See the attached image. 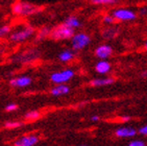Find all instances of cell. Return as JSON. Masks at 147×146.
Returning a JSON list of instances; mask_svg holds the SVG:
<instances>
[{"label": "cell", "mask_w": 147, "mask_h": 146, "mask_svg": "<svg viewBox=\"0 0 147 146\" xmlns=\"http://www.w3.org/2000/svg\"><path fill=\"white\" fill-rule=\"evenodd\" d=\"M144 47H145V49L147 50V41L145 42V44H144Z\"/></svg>", "instance_id": "29"}, {"label": "cell", "mask_w": 147, "mask_h": 146, "mask_svg": "<svg viewBox=\"0 0 147 146\" xmlns=\"http://www.w3.org/2000/svg\"><path fill=\"white\" fill-rule=\"evenodd\" d=\"M39 142V137L36 135H26L19 138L14 143V146H34Z\"/></svg>", "instance_id": "8"}, {"label": "cell", "mask_w": 147, "mask_h": 146, "mask_svg": "<svg viewBox=\"0 0 147 146\" xmlns=\"http://www.w3.org/2000/svg\"><path fill=\"white\" fill-rule=\"evenodd\" d=\"M111 69H112V66L105 59H101L95 65V71L99 74H107V73L110 72Z\"/></svg>", "instance_id": "11"}, {"label": "cell", "mask_w": 147, "mask_h": 146, "mask_svg": "<svg viewBox=\"0 0 147 146\" xmlns=\"http://www.w3.org/2000/svg\"><path fill=\"white\" fill-rule=\"evenodd\" d=\"M91 36L86 32H75L71 39V46L75 51L85 49L87 46L90 45Z\"/></svg>", "instance_id": "3"}, {"label": "cell", "mask_w": 147, "mask_h": 146, "mask_svg": "<svg viewBox=\"0 0 147 146\" xmlns=\"http://www.w3.org/2000/svg\"><path fill=\"white\" fill-rule=\"evenodd\" d=\"M18 109V105L16 103H9L5 107V111L6 112H14Z\"/></svg>", "instance_id": "23"}, {"label": "cell", "mask_w": 147, "mask_h": 146, "mask_svg": "<svg viewBox=\"0 0 147 146\" xmlns=\"http://www.w3.org/2000/svg\"><path fill=\"white\" fill-rule=\"evenodd\" d=\"M75 50L73 49H65L59 52V59L62 63H69L75 57Z\"/></svg>", "instance_id": "12"}, {"label": "cell", "mask_w": 147, "mask_h": 146, "mask_svg": "<svg viewBox=\"0 0 147 146\" xmlns=\"http://www.w3.org/2000/svg\"><path fill=\"white\" fill-rule=\"evenodd\" d=\"M22 125V123L20 122V121H7L5 122L4 124V127L6 128H9V129H14V128H18Z\"/></svg>", "instance_id": "21"}, {"label": "cell", "mask_w": 147, "mask_h": 146, "mask_svg": "<svg viewBox=\"0 0 147 146\" xmlns=\"http://www.w3.org/2000/svg\"><path fill=\"white\" fill-rule=\"evenodd\" d=\"M137 14H138L139 16H141V17L147 16V6H142V7H140V9H138V13H137Z\"/></svg>", "instance_id": "24"}, {"label": "cell", "mask_w": 147, "mask_h": 146, "mask_svg": "<svg viewBox=\"0 0 147 146\" xmlns=\"http://www.w3.org/2000/svg\"><path fill=\"white\" fill-rule=\"evenodd\" d=\"M115 21H116V19L114 18V16L112 14L105 15V16H103V18H102V22L105 23V25H112V24H114V23H115Z\"/></svg>", "instance_id": "20"}, {"label": "cell", "mask_w": 147, "mask_h": 146, "mask_svg": "<svg viewBox=\"0 0 147 146\" xmlns=\"http://www.w3.org/2000/svg\"><path fill=\"white\" fill-rule=\"evenodd\" d=\"M32 82V79L31 77L27 75H22L19 76V77H15V78H11L9 80V84L14 88H25L28 87L29 84Z\"/></svg>", "instance_id": "9"}, {"label": "cell", "mask_w": 147, "mask_h": 146, "mask_svg": "<svg viewBox=\"0 0 147 146\" xmlns=\"http://www.w3.org/2000/svg\"><path fill=\"white\" fill-rule=\"evenodd\" d=\"M11 9H13V14L18 15V16H30V15L40 11L39 7H37L34 4L22 2V1L15 3Z\"/></svg>", "instance_id": "4"}, {"label": "cell", "mask_w": 147, "mask_h": 146, "mask_svg": "<svg viewBox=\"0 0 147 146\" xmlns=\"http://www.w3.org/2000/svg\"><path fill=\"white\" fill-rule=\"evenodd\" d=\"M142 75H143V76H147V72H144L143 74H142Z\"/></svg>", "instance_id": "30"}, {"label": "cell", "mask_w": 147, "mask_h": 146, "mask_svg": "<svg viewBox=\"0 0 147 146\" xmlns=\"http://www.w3.org/2000/svg\"><path fill=\"white\" fill-rule=\"evenodd\" d=\"M70 92V88L67 86L66 84H59L57 86H54L52 89L50 90V94L52 96H63L66 95Z\"/></svg>", "instance_id": "10"}, {"label": "cell", "mask_w": 147, "mask_h": 146, "mask_svg": "<svg viewBox=\"0 0 147 146\" xmlns=\"http://www.w3.org/2000/svg\"><path fill=\"white\" fill-rule=\"evenodd\" d=\"M117 137L120 138H131L136 135L137 132L135 128H131V127H121V128H118L115 132Z\"/></svg>", "instance_id": "14"}, {"label": "cell", "mask_w": 147, "mask_h": 146, "mask_svg": "<svg viewBox=\"0 0 147 146\" xmlns=\"http://www.w3.org/2000/svg\"><path fill=\"white\" fill-rule=\"evenodd\" d=\"M113 47L109 44H101L96 47L94 54L99 59H107L113 54Z\"/></svg>", "instance_id": "7"}, {"label": "cell", "mask_w": 147, "mask_h": 146, "mask_svg": "<svg viewBox=\"0 0 147 146\" xmlns=\"http://www.w3.org/2000/svg\"><path fill=\"white\" fill-rule=\"evenodd\" d=\"M139 132H140V134H142V135H146L147 136V125H145V126H142L141 128L139 129Z\"/></svg>", "instance_id": "26"}, {"label": "cell", "mask_w": 147, "mask_h": 146, "mask_svg": "<svg viewBox=\"0 0 147 146\" xmlns=\"http://www.w3.org/2000/svg\"><path fill=\"white\" fill-rule=\"evenodd\" d=\"M115 79L112 77H103V78H95L90 82L92 87H105V86H110L114 84Z\"/></svg>", "instance_id": "13"}, {"label": "cell", "mask_w": 147, "mask_h": 146, "mask_svg": "<svg viewBox=\"0 0 147 146\" xmlns=\"http://www.w3.org/2000/svg\"><path fill=\"white\" fill-rule=\"evenodd\" d=\"M64 23H65L67 26H69V27L73 28V29L82 27V22H80V20H79L76 16H69V17L66 18Z\"/></svg>", "instance_id": "16"}, {"label": "cell", "mask_w": 147, "mask_h": 146, "mask_svg": "<svg viewBox=\"0 0 147 146\" xmlns=\"http://www.w3.org/2000/svg\"><path fill=\"white\" fill-rule=\"evenodd\" d=\"M122 120H123V121H129L130 117H129V116H124V117H122Z\"/></svg>", "instance_id": "28"}, {"label": "cell", "mask_w": 147, "mask_h": 146, "mask_svg": "<svg viewBox=\"0 0 147 146\" xmlns=\"http://www.w3.org/2000/svg\"><path fill=\"white\" fill-rule=\"evenodd\" d=\"M119 34V29L116 27H105L101 32L102 38L105 40H113Z\"/></svg>", "instance_id": "15"}, {"label": "cell", "mask_w": 147, "mask_h": 146, "mask_svg": "<svg viewBox=\"0 0 147 146\" xmlns=\"http://www.w3.org/2000/svg\"><path fill=\"white\" fill-rule=\"evenodd\" d=\"M41 116L39 111H29L25 114V119L26 120H29V121H32V120H36L38 119Z\"/></svg>", "instance_id": "19"}, {"label": "cell", "mask_w": 147, "mask_h": 146, "mask_svg": "<svg viewBox=\"0 0 147 146\" xmlns=\"http://www.w3.org/2000/svg\"><path fill=\"white\" fill-rule=\"evenodd\" d=\"M99 120V117L97 115H94L91 117V121H93V122H96V121Z\"/></svg>", "instance_id": "27"}, {"label": "cell", "mask_w": 147, "mask_h": 146, "mask_svg": "<svg viewBox=\"0 0 147 146\" xmlns=\"http://www.w3.org/2000/svg\"><path fill=\"white\" fill-rule=\"evenodd\" d=\"M34 32V27H30V26H27V27L23 28L21 30L15 31L9 36V40L11 42H22V41H25L28 38H30Z\"/></svg>", "instance_id": "6"}, {"label": "cell", "mask_w": 147, "mask_h": 146, "mask_svg": "<svg viewBox=\"0 0 147 146\" xmlns=\"http://www.w3.org/2000/svg\"><path fill=\"white\" fill-rule=\"evenodd\" d=\"M75 34V29L69 27L65 24L62 23L59 26L51 29L50 38L55 41H61V40H71L72 36Z\"/></svg>", "instance_id": "1"}, {"label": "cell", "mask_w": 147, "mask_h": 146, "mask_svg": "<svg viewBox=\"0 0 147 146\" xmlns=\"http://www.w3.org/2000/svg\"><path fill=\"white\" fill-rule=\"evenodd\" d=\"M50 34H51L50 28H49V27H42L39 30V32H38L37 39L38 40L45 39V38H47V36H50Z\"/></svg>", "instance_id": "18"}, {"label": "cell", "mask_w": 147, "mask_h": 146, "mask_svg": "<svg viewBox=\"0 0 147 146\" xmlns=\"http://www.w3.org/2000/svg\"><path fill=\"white\" fill-rule=\"evenodd\" d=\"M82 146H86V145H82Z\"/></svg>", "instance_id": "31"}, {"label": "cell", "mask_w": 147, "mask_h": 146, "mask_svg": "<svg viewBox=\"0 0 147 146\" xmlns=\"http://www.w3.org/2000/svg\"><path fill=\"white\" fill-rule=\"evenodd\" d=\"M128 146H146V144L143 142V141H131L129 144H128Z\"/></svg>", "instance_id": "25"}, {"label": "cell", "mask_w": 147, "mask_h": 146, "mask_svg": "<svg viewBox=\"0 0 147 146\" xmlns=\"http://www.w3.org/2000/svg\"><path fill=\"white\" fill-rule=\"evenodd\" d=\"M118 0H90V3L94 5H112L116 4Z\"/></svg>", "instance_id": "17"}, {"label": "cell", "mask_w": 147, "mask_h": 146, "mask_svg": "<svg viewBox=\"0 0 147 146\" xmlns=\"http://www.w3.org/2000/svg\"><path fill=\"white\" fill-rule=\"evenodd\" d=\"M111 14L113 15L114 18L117 21L120 22H129V21H135L138 17V14L131 9H126V7H117L112 11Z\"/></svg>", "instance_id": "2"}, {"label": "cell", "mask_w": 147, "mask_h": 146, "mask_svg": "<svg viewBox=\"0 0 147 146\" xmlns=\"http://www.w3.org/2000/svg\"><path fill=\"white\" fill-rule=\"evenodd\" d=\"M11 31V26L9 25H3L0 27V36H5V34H7Z\"/></svg>", "instance_id": "22"}, {"label": "cell", "mask_w": 147, "mask_h": 146, "mask_svg": "<svg viewBox=\"0 0 147 146\" xmlns=\"http://www.w3.org/2000/svg\"><path fill=\"white\" fill-rule=\"evenodd\" d=\"M74 75H75L74 70H72V69H65V70L52 73L50 75V80L55 84H66L67 82H69V80L73 78Z\"/></svg>", "instance_id": "5"}]
</instances>
